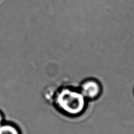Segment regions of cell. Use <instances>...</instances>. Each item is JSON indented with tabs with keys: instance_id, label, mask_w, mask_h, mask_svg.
Segmentation results:
<instances>
[{
	"instance_id": "cell-3",
	"label": "cell",
	"mask_w": 134,
	"mask_h": 134,
	"mask_svg": "<svg viewBox=\"0 0 134 134\" xmlns=\"http://www.w3.org/2000/svg\"><path fill=\"white\" fill-rule=\"evenodd\" d=\"M0 134H18L16 129L9 125L0 126Z\"/></svg>"
},
{
	"instance_id": "cell-1",
	"label": "cell",
	"mask_w": 134,
	"mask_h": 134,
	"mask_svg": "<svg viewBox=\"0 0 134 134\" xmlns=\"http://www.w3.org/2000/svg\"><path fill=\"white\" fill-rule=\"evenodd\" d=\"M88 102L78 88L71 86L60 87L53 97V104L56 109L69 117L81 115L87 109Z\"/></svg>"
},
{
	"instance_id": "cell-2",
	"label": "cell",
	"mask_w": 134,
	"mask_h": 134,
	"mask_svg": "<svg viewBox=\"0 0 134 134\" xmlns=\"http://www.w3.org/2000/svg\"><path fill=\"white\" fill-rule=\"evenodd\" d=\"M78 89L88 100L97 99L102 92L101 83L97 79L92 78L83 80L80 83Z\"/></svg>"
},
{
	"instance_id": "cell-4",
	"label": "cell",
	"mask_w": 134,
	"mask_h": 134,
	"mask_svg": "<svg viewBox=\"0 0 134 134\" xmlns=\"http://www.w3.org/2000/svg\"><path fill=\"white\" fill-rule=\"evenodd\" d=\"M1 121H2V118H1V115H0V124H1Z\"/></svg>"
}]
</instances>
